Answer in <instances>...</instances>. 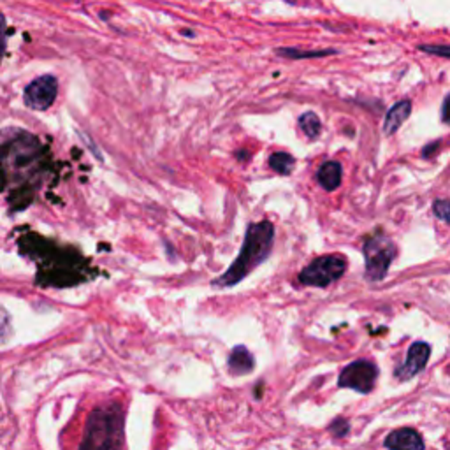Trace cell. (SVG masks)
<instances>
[{"label": "cell", "mask_w": 450, "mask_h": 450, "mask_svg": "<svg viewBox=\"0 0 450 450\" xmlns=\"http://www.w3.org/2000/svg\"><path fill=\"white\" fill-rule=\"evenodd\" d=\"M76 450H125V415L120 403H104L86 415Z\"/></svg>", "instance_id": "cell-1"}, {"label": "cell", "mask_w": 450, "mask_h": 450, "mask_svg": "<svg viewBox=\"0 0 450 450\" xmlns=\"http://www.w3.org/2000/svg\"><path fill=\"white\" fill-rule=\"evenodd\" d=\"M274 243V227L273 224L264 220V222L251 224L248 227L245 241H243L241 251H239L238 259L232 262L219 280L213 281L215 287H232V285L239 284L243 278H246L259 264L266 261L271 255Z\"/></svg>", "instance_id": "cell-2"}, {"label": "cell", "mask_w": 450, "mask_h": 450, "mask_svg": "<svg viewBox=\"0 0 450 450\" xmlns=\"http://www.w3.org/2000/svg\"><path fill=\"white\" fill-rule=\"evenodd\" d=\"M346 261L345 257L338 254L324 255V257L315 259L314 262L306 266L299 273V280L303 285L310 287H327L334 284L345 274Z\"/></svg>", "instance_id": "cell-3"}, {"label": "cell", "mask_w": 450, "mask_h": 450, "mask_svg": "<svg viewBox=\"0 0 450 450\" xmlns=\"http://www.w3.org/2000/svg\"><path fill=\"white\" fill-rule=\"evenodd\" d=\"M366 278L369 281H380L387 274L389 266L396 257V245L385 236H375L364 243Z\"/></svg>", "instance_id": "cell-4"}, {"label": "cell", "mask_w": 450, "mask_h": 450, "mask_svg": "<svg viewBox=\"0 0 450 450\" xmlns=\"http://www.w3.org/2000/svg\"><path fill=\"white\" fill-rule=\"evenodd\" d=\"M379 376V368L369 361H356L346 366L338 379V385L343 389H354L361 394H368L373 391Z\"/></svg>", "instance_id": "cell-5"}, {"label": "cell", "mask_w": 450, "mask_h": 450, "mask_svg": "<svg viewBox=\"0 0 450 450\" xmlns=\"http://www.w3.org/2000/svg\"><path fill=\"white\" fill-rule=\"evenodd\" d=\"M56 94H59V79L51 74H44L26 85L23 91V101L30 109L46 111L55 102Z\"/></svg>", "instance_id": "cell-6"}, {"label": "cell", "mask_w": 450, "mask_h": 450, "mask_svg": "<svg viewBox=\"0 0 450 450\" xmlns=\"http://www.w3.org/2000/svg\"><path fill=\"white\" fill-rule=\"evenodd\" d=\"M429 356H431V346L428 345V343H424V341L414 343V345L410 346V350H408L406 361L403 362L398 369H396V379L401 380V382L414 379L415 375H419V373L426 368V364H428V361H429Z\"/></svg>", "instance_id": "cell-7"}, {"label": "cell", "mask_w": 450, "mask_h": 450, "mask_svg": "<svg viewBox=\"0 0 450 450\" xmlns=\"http://www.w3.org/2000/svg\"><path fill=\"white\" fill-rule=\"evenodd\" d=\"M385 447L389 450H424V440L415 429H396L385 438Z\"/></svg>", "instance_id": "cell-8"}, {"label": "cell", "mask_w": 450, "mask_h": 450, "mask_svg": "<svg viewBox=\"0 0 450 450\" xmlns=\"http://www.w3.org/2000/svg\"><path fill=\"white\" fill-rule=\"evenodd\" d=\"M410 113H411L410 101H401V102H398V104L392 106V108L387 111V116H385L384 134L392 136L394 132H398V129L408 120Z\"/></svg>", "instance_id": "cell-9"}, {"label": "cell", "mask_w": 450, "mask_h": 450, "mask_svg": "<svg viewBox=\"0 0 450 450\" xmlns=\"http://www.w3.org/2000/svg\"><path fill=\"white\" fill-rule=\"evenodd\" d=\"M341 164L336 162V160H329V162H324L320 166L319 173H316V180H319L320 186L327 192H333L336 190L339 185H341Z\"/></svg>", "instance_id": "cell-10"}, {"label": "cell", "mask_w": 450, "mask_h": 450, "mask_svg": "<svg viewBox=\"0 0 450 450\" xmlns=\"http://www.w3.org/2000/svg\"><path fill=\"white\" fill-rule=\"evenodd\" d=\"M254 356L248 352L246 346H236L229 356V369L232 375H246L254 369Z\"/></svg>", "instance_id": "cell-11"}, {"label": "cell", "mask_w": 450, "mask_h": 450, "mask_svg": "<svg viewBox=\"0 0 450 450\" xmlns=\"http://www.w3.org/2000/svg\"><path fill=\"white\" fill-rule=\"evenodd\" d=\"M299 127H301V131L304 132V136L308 137V139H316V137L320 136V132H322V124H320V118L316 116L314 111H308V113L301 114Z\"/></svg>", "instance_id": "cell-12"}, {"label": "cell", "mask_w": 450, "mask_h": 450, "mask_svg": "<svg viewBox=\"0 0 450 450\" xmlns=\"http://www.w3.org/2000/svg\"><path fill=\"white\" fill-rule=\"evenodd\" d=\"M269 166L276 173L291 174L292 167L296 166V159L291 154H285V151H276V154H273L269 157Z\"/></svg>", "instance_id": "cell-13"}, {"label": "cell", "mask_w": 450, "mask_h": 450, "mask_svg": "<svg viewBox=\"0 0 450 450\" xmlns=\"http://www.w3.org/2000/svg\"><path fill=\"white\" fill-rule=\"evenodd\" d=\"M278 55L285 56V59H316V56H326L329 53H334V49H324V51H301L296 48H281L276 49Z\"/></svg>", "instance_id": "cell-14"}, {"label": "cell", "mask_w": 450, "mask_h": 450, "mask_svg": "<svg viewBox=\"0 0 450 450\" xmlns=\"http://www.w3.org/2000/svg\"><path fill=\"white\" fill-rule=\"evenodd\" d=\"M433 211H434V215L438 216V219L450 224V201H447V199L434 201Z\"/></svg>", "instance_id": "cell-15"}, {"label": "cell", "mask_w": 450, "mask_h": 450, "mask_svg": "<svg viewBox=\"0 0 450 450\" xmlns=\"http://www.w3.org/2000/svg\"><path fill=\"white\" fill-rule=\"evenodd\" d=\"M419 49L424 53H429V55L434 56H441V59H450V46L444 44H422L419 46Z\"/></svg>", "instance_id": "cell-16"}, {"label": "cell", "mask_w": 450, "mask_h": 450, "mask_svg": "<svg viewBox=\"0 0 450 450\" xmlns=\"http://www.w3.org/2000/svg\"><path fill=\"white\" fill-rule=\"evenodd\" d=\"M441 121L450 125V95H447V99L444 101V106H441Z\"/></svg>", "instance_id": "cell-17"}, {"label": "cell", "mask_w": 450, "mask_h": 450, "mask_svg": "<svg viewBox=\"0 0 450 450\" xmlns=\"http://www.w3.org/2000/svg\"><path fill=\"white\" fill-rule=\"evenodd\" d=\"M436 148H438V143H433V144H431V146H426L422 154H424V157H429V155L433 154V151L436 150Z\"/></svg>", "instance_id": "cell-18"}]
</instances>
